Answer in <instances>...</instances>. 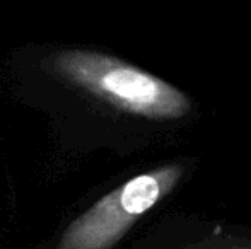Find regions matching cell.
<instances>
[{
  "instance_id": "1",
  "label": "cell",
  "mask_w": 251,
  "mask_h": 249,
  "mask_svg": "<svg viewBox=\"0 0 251 249\" xmlns=\"http://www.w3.org/2000/svg\"><path fill=\"white\" fill-rule=\"evenodd\" d=\"M45 65L60 80L133 116L173 121L192 111V101L175 86L101 51L60 50Z\"/></svg>"
},
{
  "instance_id": "3",
  "label": "cell",
  "mask_w": 251,
  "mask_h": 249,
  "mask_svg": "<svg viewBox=\"0 0 251 249\" xmlns=\"http://www.w3.org/2000/svg\"><path fill=\"white\" fill-rule=\"evenodd\" d=\"M186 249H251V239H221V241H207V243L197 244V246Z\"/></svg>"
},
{
  "instance_id": "2",
  "label": "cell",
  "mask_w": 251,
  "mask_h": 249,
  "mask_svg": "<svg viewBox=\"0 0 251 249\" xmlns=\"http://www.w3.org/2000/svg\"><path fill=\"white\" fill-rule=\"evenodd\" d=\"M183 174L185 167L173 162L128 180L72 220L56 249H113L140 217L171 195Z\"/></svg>"
}]
</instances>
